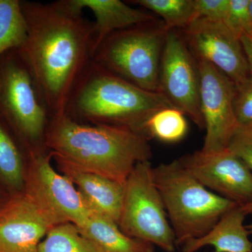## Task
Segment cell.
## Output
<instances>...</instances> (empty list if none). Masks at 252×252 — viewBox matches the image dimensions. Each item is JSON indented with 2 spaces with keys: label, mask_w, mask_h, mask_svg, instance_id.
<instances>
[{
  "label": "cell",
  "mask_w": 252,
  "mask_h": 252,
  "mask_svg": "<svg viewBox=\"0 0 252 252\" xmlns=\"http://www.w3.org/2000/svg\"><path fill=\"white\" fill-rule=\"evenodd\" d=\"M28 28L21 54L35 78L52 118L64 113L81 74L93 60L94 22L69 0L21 1Z\"/></svg>",
  "instance_id": "1"
},
{
  "label": "cell",
  "mask_w": 252,
  "mask_h": 252,
  "mask_svg": "<svg viewBox=\"0 0 252 252\" xmlns=\"http://www.w3.org/2000/svg\"><path fill=\"white\" fill-rule=\"evenodd\" d=\"M149 140L127 127L81 124L63 113L51 119L46 147L83 168L126 184L138 162L152 158Z\"/></svg>",
  "instance_id": "2"
},
{
  "label": "cell",
  "mask_w": 252,
  "mask_h": 252,
  "mask_svg": "<svg viewBox=\"0 0 252 252\" xmlns=\"http://www.w3.org/2000/svg\"><path fill=\"white\" fill-rule=\"evenodd\" d=\"M167 107L173 106L162 93L143 90L92 60L71 92L64 114L81 124L127 127L149 138V118Z\"/></svg>",
  "instance_id": "3"
},
{
  "label": "cell",
  "mask_w": 252,
  "mask_h": 252,
  "mask_svg": "<svg viewBox=\"0 0 252 252\" xmlns=\"http://www.w3.org/2000/svg\"><path fill=\"white\" fill-rule=\"evenodd\" d=\"M153 174L177 245L203 236L238 205L205 188L178 160L153 167Z\"/></svg>",
  "instance_id": "4"
},
{
  "label": "cell",
  "mask_w": 252,
  "mask_h": 252,
  "mask_svg": "<svg viewBox=\"0 0 252 252\" xmlns=\"http://www.w3.org/2000/svg\"><path fill=\"white\" fill-rule=\"evenodd\" d=\"M52 115L19 49L0 56V119L28 151L48 149Z\"/></svg>",
  "instance_id": "5"
},
{
  "label": "cell",
  "mask_w": 252,
  "mask_h": 252,
  "mask_svg": "<svg viewBox=\"0 0 252 252\" xmlns=\"http://www.w3.org/2000/svg\"><path fill=\"white\" fill-rule=\"evenodd\" d=\"M167 32L157 20L114 32L97 46L93 61L143 90L161 93L160 63Z\"/></svg>",
  "instance_id": "6"
},
{
  "label": "cell",
  "mask_w": 252,
  "mask_h": 252,
  "mask_svg": "<svg viewBox=\"0 0 252 252\" xmlns=\"http://www.w3.org/2000/svg\"><path fill=\"white\" fill-rule=\"evenodd\" d=\"M118 224L131 238L157 245L167 252L175 251V233L154 182L150 160L138 162L127 177Z\"/></svg>",
  "instance_id": "7"
},
{
  "label": "cell",
  "mask_w": 252,
  "mask_h": 252,
  "mask_svg": "<svg viewBox=\"0 0 252 252\" xmlns=\"http://www.w3.org/2000/svg\"><path fill=\"white\" fill-rule=\"evenodd\" d=\"M25 193L51 217L56 225L85 224L94 210L65 176L51 164V151H28Z\"/></svg>",
  "instance_id": "8"
},
{
  "label": "cell",
  "mask_w": 252,
  "mask_h": 252,
  "mask_svg": "<svg viewBox=\"0 0 252 252\" xmlns=\"http://www.w3.org/2000/svg\"><path fill=\"white\" fill-rule=\"evenodd\" d=\"M161 93L200 128H205L200 102V81L193 54L177 30L167 32L160 63Z\"/></svg>",
  "instance_id": "9"
},
{
  "label": "cell",
  "mask_w": 252,
  "mask_h": 252,
  "mask_svg": "<svg viewBox=\"0 0 252 252\" xmlns=\"http://www.w3.org/2000/svg\"><path fill=\"white\" fill-rule=\"evenodd\" d=\"M194 59L200 81V109L206 129L200 151L220 152L228 149L238 127L233 107L235 85L210 63L199 58Z\"/></svg>",
  "instance_id": "10"
},
{
  "label": "cell",
  "mask_w": 252,
  "mask_h": 252,
  "mask_svg": "<svg viewBox=\"0 0 252 252\" xmlns=\"http://www.w3.org/2000/svg\"><path fill=\"white\" fill-rule=\"evenodd\" d=\"M180 31L194 57L215 66L235 86L251 75L240 38L223 22L198 19Z\"/></svg>",
  "instance_id": "11"
},
{
  "label": "cell",
  "mask_w": 252,
  "mask_h": 252,
  "mask_svg": "<svg viewBox=\"0 0 252 252\" xmlns=\"http://www.w3.org/2000/svg\"><path fill=\"white\" fill-rule=\"evenodd\" d=\"M180 165L205 188L240 206L252 203V172L228 149L184 156Z\"/></svg>",
  "instance_id": "12"
},
{
  "label": "cell",
  "mask_w": 252,
  "mask_h": 252,
  "mask_svg": "<svg viewBox=\"0 0 252 252\" xmlns=\"http://www.w3.org/2000/svg\"><path fill=\"white\" fill-rule=\"evenodd\" d=\"M54 220L28 194L11 195L0 209V252H37Z\"/></svg>",
  "instance_id": "13"
},
{
  "label": "cell",
  "mask_w": 252,
  "mask_h": 252,
  "mask_svg": "<svg viewBox=\"0 0 252 252\" xmlns=\"http://www.w3.org/2000/svg\"><path fill=\"white\" fill-rule=\"evenodd\" d=\"M52 156L58 170L75 185L94 211L119 223L126 184L86 170L56 154Z\"/></svg>",
  "instance_id": "14"
},
{
  "label": "cell",
  "mask_w": 252,
  "mask_h": 252,
  "mask_svg": "<svg viewBox=\"0 0 252 252\" xmlns=\"http://www.w3.org/2000/svg\"><path fill=\"white\" fill-rule=\"evenodd\" d=\"M79 11L90 9L95 18L94 23V50L114 32L157 20L155 16L134 9L120 0H69Z\"/></svg>",
  "instance_id": "15"
},
{
  "label": "cell",
  "mask_w": 252,
  "mask_h": 252,
  "mask_svg": "<svg viewBox=\"0 0 252 252\" xmlns=\"http://www.w3.org/2000/svg\"><path fill=\"white\" fill-rule=\"evenodd\" d=\"M246 212L240 205L220 217L208 233L182 245L183 252H196L205 246L214 247L215 252H252V243L244 220Z\"/></svg>",
  "instance_id": "16"
},
{
  "label": "cell",
  "mask_w": 252,
  "mask_h": 252,
  "mask_svg": "<svg viewBox=\"0 0 252 252\" xmlns=\"http://www.w3.org/2000/svg\"><path fill=\"white\" fill-rule=\"evenodd\" d=\"M78 228L99 252H154L152 244L126 235L117 222L96 211Z\"/></svg>",
  "instance_id": "17"
},
{
  "label": "cell",
  "mask_w": 252,
  "mask_h": 252,
  "mask_svg": "<svg viewBox=\"0 0 252 252\" xmlns=\"http://www.w3.org/2000/svg\"><path fill=\"white\" fill-rule=\"evenodd\" d=\"M28 152L0 119V186L11 195L25 190Z\"/></svg>",
  "instance_id": "18"
},
{
  "label": "cell",
  "mask_w": 252,
  "mask_h": 252,
  "mask_svg": "<svg viewBox=\"0 0 252 252\" xmlns=\"http://www.w3.org/2000/svg\"><path fill=\"white\" fill-rule=\"evenodd\" d=\"M28 36L21 0H0V56L13 49H21Z\"/></svg>",
  "instance_id": "19"
},
{
  "label": "cell",
  "mask_w": 252,
  "mask_h": 252,
  "mask_svg": "<svg viewBox=\"0 0 252 252\" xmlns=\"http://www.w3.org/2000/svg\"><path fill=\"white\" fill-rule=\"evenodd\" d=\"M37 252H99L77 225L64 223L53 227L41 240Z\"/></svg>",
  "instance_id": "20"
},
{
  "label": "cell",
  "mask_w": 252,
  "mask_h": 252,
  "mask_svg": "<svg viewBox=\"0 0 252 252\" xmlns=\"http://www.w3.org/2000/svg\"><path fill=\"white\" fill-rule=\"evenodd\" d=\"M188 130V124L183 114L175 107H167L154 113L146 124L149 139L155 137L162 142H178Z\"/></svg>",
  "instance_id": "21"
},
{
  "label": "cell",
  "mask_w": 252,
  "mask_h": 252,
  "mask_svg": "<svg viewBox=\"0 0 252 252\" xmlns=\"http://www.w3.org/2000/svg\"><path fill=\"white\" fill-rule=\"evenodd\" d=\"M130 2L161 16L167 31L185 29L193 21L194 0H134Z\"/></svg>",
  "instance_id": "22"
},
{
  "label": "cell",
  "mask_w": 252,
  "mask_h": 252,
  "mask_svg": "<svg viewBox=\"0 0 252 252\" xmlns=\"http://www.w3.org/2000/svg\"><path fill=\"white\" fill-rule=\"evenodd\" d=\"M233 107L238 127L252 126V74L235 86Z\"/></svg>",
  "instance_id": "23"
},
{
  "label": "cell",
  "mask_w": 252,
  "mask_h": 252,
  "mask_svg": "<svg viewBox=\"0 0 252 252\" xmlns=\"http://www.w3.org/2000/svg\"><path fill=\"white\" fill-rule=\"evenodd\" d=\"M249 3L250 0H230L228 12L223 21L225 26L240 39L243 34H251Z\"/></svg>",
  "instance_id": "24"
},
{
  "label": "cell",
  "mask_w": 252,
  "mask_h": 252,
  "mask_svg": "<svg viewBox=\"0 0 252 252\" xmlns=\"http://www.w3.org/2000/svg\"><path fill=\"white\" fill-rule=\"evenodd\" d=\"M230 0H194L193 22L195 20L224 21Z\"/></svg>",
  "instance_id": "25"
},
{
  "label": "cell",
  "mask_w": 252,
  "mask_h": 252,
  "mask_svg": "<svg viewBox=\"0 0 252 252\" xmlns=\"http://www.w3.org/2000/svg\"><path fill=\"white\" fill-rule=\"evenodd\" d=\"M228 149L245 162L252 172V130L238 127L230 139Z\"/></svg>",
  "instance_id": "26"
},
{
  "label": "cell",
  "mask_w": 252,
  "mask_h": 252,
  "mask_svg": "<svg viewBox=\"0 0 252 252\" xmlns=\"http://www.w3.org/2000/svg\"><path fill=\"white\" fill-rule=\"evenodd\" d=\"M240 41H241L242 45H243L245 56H246L247 59H248L250 72L252 74V35L243 34L240 37Z\"/></svg>",
  "instance_id": "27"
},
{
  "label": "cell",
  "mask_w": 252,
  "mask_h": 252,
  "mask_svg": "<svg viewBox=\"0 0 252 252\" xmlns=\"http://www.w3.org/2000/svg\"><path fill=\"white\" fill-rule=\"evenodd\" d=\"M11 195L0 186V209L9 200Z\"/></svg>",
  "instance_id": "28"
},
{
  "label": "cell",
  "mask_w": 252,
  "mask_h": 252,
  "mask_svg": "<svg viewBox=\"0 0 252 252\" xmlns=\"http://www.w3.org/2000/svg\"><path fill=\"white\" fill-rule=\"evenodd\" d=\"M248 11L249 18H250V30H251V34H250V35H252V0H250Z\"/></svg>",
  "instance_id": "29"
},
{
  "label": "cell",
  "mask_w": 252,
  "mask_h": 252,
  "mask_svg": "<svg viewBox=\"0 0 252 252\" xmlns=\"http://www.w3.org/2000/svg\"><path fill=\"white\" fill-rule=\"evenodd\" d=\"M242 207H243V210H245V212H246L247 215L252 213V203L247 205V206H242Z\"/></svg>",
  "instance_id": "30"
},
{
  "label": "cell",
  "mask_w": 252,
  "mask_h": 252,
  "mask_svg": "<svg viewBox=\"0 0 252 252\" xmlns=\"http://www.w3.org/2000/svg\"><path fill=\"white\" fill-rule=\"evenodd\" d=\"M247 229H248L249 233L252 234V223L251 224L246 225Z\"/></svg>",
  "instance_id": "31"
},
{
  "label": "cell",
  "mask_w": 252,
  "mask_h": 252,
  "mask_svg": "<svg viewBox=\"0 0 252 252\" xmlns=\"http://www.w3.org/2000/svg\"><path fill=\"white\" fill-rule=\"evenodd\" d=\"M245 128H250V129H251V130H252V127H245Z\"/></svg>",
  "instance_id": "32"
}]
</instances>
